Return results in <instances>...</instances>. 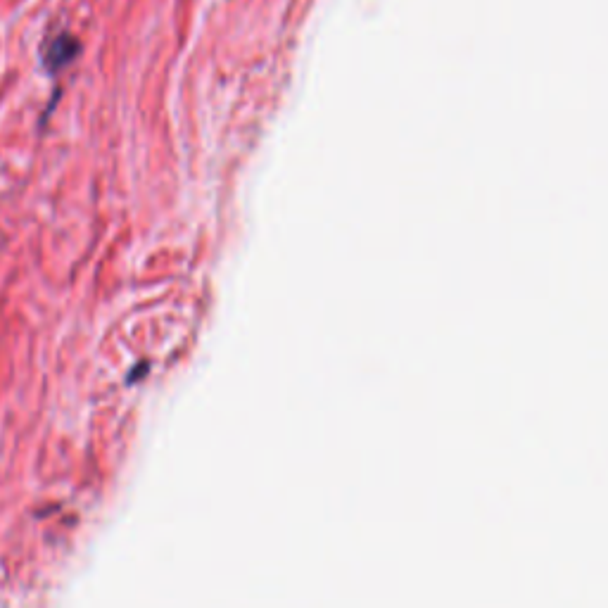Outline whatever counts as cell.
Wrapping results in <instances>:
<instances>
[{
	"label": "cell",
	"instance_id": "obj_1",
	"mask_svg": "<svg viewBox=\"0 0 608 608\" xmlns=\"http://www.w3.org/2000/svg\"><path fill=\"white\" fill-rule=\"evenodd\" d=\"M76 55H79V41L69 34H57L43 50V67L50 74H57L60 69L72 65Z\"/></svg>",
	"mask_w": 608,
	"mask_h": 608
},
{
	"label": "cell",
	"instance_id": "obj_2",
	"mask_svg": "<svg viewBox=\"0 0 608 608\" xmlns=\"http://www.w3.org/2000/svg\"><path fill=\"white\" fill-rule=\"evenodd\" d=\"M148 371H150V364H148V361H143V364L138 366L136 371H131V373H129V378H126V383H129V385H131V383H138V378H141L143 373H148Z\"/></svg>",
	"mask_w": 608,
	"mask_h": 608
}]
</instances>
